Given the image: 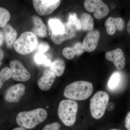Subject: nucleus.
<instances>
[{
	"instance_id": "1",
	"label": "nucleus",
	"mask_w": 130,
	"mask_h": 130,
	"mask_svg": "<svg viewBox=\"0 0 130 130\" xmlns=\"http://www.w3.org/2000/svg\"><path fill=\"white\" fill-rule=\"evenodd\" d=\"M93 91V86L88 81H79L73 82L65 88L64 95L68 99L83 101L89 98Z\"/></svg>"
},
{
	"instance_id": "2",
	"label": "nucleus",
	"mask_w": 130,
	"mask_h": 130,
	"mask_svg": "<svg viewBox=\"0 0 130 130\" xmlns=\"http://www.w3.org/2000/svg\"><path fill=\"white\" fill-rule=\"evenodd\" d=\"M47 113L45 109L37 108L28 111H23L16 117L17 124L26 129H31L42 123L46 119Z\"/></svg>"
},
{
	"instance_id": "3",
	"label": "nucleus",
	"mask_w": 130,
	"mask_h": 130,
	"mask_svg": "<svg viewBox=\"0 0 130 130\" xmlns=\"http://www.w3.org/2000/svg\"><path fill=\"white\" fill-rule=\"evenodd\" d=\"M78 106L76 101L63 100L60 103L58 115L63 124L67 126L74 124L76 121Z\"/></svg>"
},
{
	"instance_id": "4",
	"label": "nucleus",
	"mask_w": 130,
	"mask_h": 130,
	"mask_svg": "<svg viewBox=\"0 0 130 130\" xmlns=\"http://www.w3.org/2000/svg\"><path fill=\"white\" fill-rule=\"evenodd\" d=\"M38 44L37 36L31 31L23 32L14 42L13 47L15 51L21 55L30 53Z\"/></svg>"
},
{
	"instance_id": "5",
	"label": "nucleus",
	"mask_w": 130,
	"mask_h": 130,
	"mask_svg": "<svg viewBox=\"0 0 130 130\" xmlns=\"http://www.w3.org/2000/svg\"><path fill=\"white\" fill-rule=\"evenodd\" d=\"M109 101L108 94L103 91H99L90 100L91 113L94 118L99 119L104 115Z\"/></svg>"
},
{
	"instance_id": "6",
	"label": "nucleus",
	"mask_w": 130,
	"mask_h": 130,
	"mask_svg": "<svg viewBox=\"0 0 130 130\" xmlns=\"http://www.w3.org/2000/svg\"><path fill=\"white\" fill-rule=\"evenodd\" d=\"M84 6L89 12H94V17L97 19L103 18L109 13V8L101 0H86Z\"/></svg>"
},
{
	"instance_id": "7",
	"label": "nucleus",
	"mask_w": 130,
	"mask_h": 130,
	"mask_svg": "<svg viewBox=\"0 0 130 130\" xmlns=\"http://www.w3.org/2000/svg\"><path fill=\"white\" fill-rule=\"evenodd\" d=\"M60 2L59 0H34L32 3L38 14L43 16L52 13L58 8Z\"/></svg>"
},
{
	"instance_id": "8",
	"label": "nucleus",
	"mask_w": 130,
	"mask_h": 130,
	"mask_svg": "<svg viewBox=\"0 0 130 130\" xmlns=\"http://www.w3.org/2000/svg\"><path fill=\"white\" fill-rule=\"evenodd\" d=\"M10 70L13 79L19 82L28 81L31 77L30 73L23 63L18 60H14L10 63Z\"/></svg>"
},
{
	"instance_id": "9",
	"label": "nucleus",
	"mask_w": 130,
	"mask_h": 130,
	"mask_svg": "<svg viewBox=\"0 0 130 130\" xmlns=\"http://www.w3.org/2000/svg\"><path fill=\"white\" fill-rule=\"evenodd\" d=\"M64 30L63 34L54 35L51 34V39L54 43L60 44L64 41L75 37L77 35V30L75 26L68 22L63 23Z\"/></svg>"
},
{
	"instance_id": "10",
	"label": "nucleus",
	"mask_w": 130,
	"mask_h": 130,
	"mask_svg": "<svg viewBox=\"0 0 130 130\" xmlns=\"http://www.w3.org/2000/svg\"><path fill=\"white\" fill-rule=\"evenodd\" d=\"M25 87L21 83L10 86L6 91L5 99L8 102L17 103L25 94Z\"/></svg>"
},
{
	"instance_id": "11",
	"label": "nucleus",
	"mask_w": 130,
	"mask_h": 130,
	"mask_svg": "<svg viewBox=\"0 0 130 130\" xmlns=\"http://www.w3.org/2000/svg\"><path fill=\"white\" fill-rule=\"evenodd\" d=\"M107 60L113 63L117 70H120L125 67L126 59L124 54L121 48H117L107 52L105 55Z\"/></svg>"
},
{
	"instance_id": "12",
	"label": "nucleus",
	"mask_w": 130,
	"mask_h": 130,
	"mask_svg": "<svg viewBox=\"0 0 130 130\" xmlns=\"http://www.w3.org/2000/svg\"><path fill=\"white\" fill-rule=\"evenodd\" d=\"M100 37V31L98 29H93L88 32L82 43L85 51L88 52L94 51L97 46Z\"/></svg>"
},
{
	"instance_id": "13",
	"label": "nucleus",
	"mask_w": 130,
	"mask_h": 130,
	"mask_svg": "<svg viewBox=\"0 0 130 130\" xmlns=\"http://www.w3.org/2000/svg\"><path fill=\"white\" fill-rule=\"evenodd\" d=\"M107 32L110 35H113L116 30L123 31L125 28V23L123 19L109 17L105 21Z\"/></svg>"
},
{
	"instance_id": "14",
	"label": "nucleus",
	"mask_w": 130,
	"mask_h": 130,
	"mask_svg": "<svg viewBox=\"0 0 130 130\" xmlns=\"http://www.w3.org/2000/svg\"><path fill=\"white\" fill-rule=\"evenodd\" d=\"M56 79V76L51 71L46 70L38 82V87L43 91L48 90Z\"/></svg>"
},
{
	"instance_id": "15",
	"label": "nucleus",
	"mask_w": 130,
	"mask_h": 130,
	"mask_svg": "<svg viewBox=\"0 0 130 130\" xmlns=\"http://www.w3.org/2000/svg\"><path fill=\"white\" fill-rule=\"evenodd\" d=\"M85 51L83 44L77 42L72 47H67L63 49L62 54L65 58L68 60L72 59L75 55L79 56Z\"/></svg>"
},
{
	"instance_id": "16",
	"label": "nucleus",
	"mask_w": 130,
	"mask_h": 130,
	"mask_svg": "<svg viewBox=\"0 0 130 130\" xmlns=\"http://www.w3.org/2000/svg\"><path fill=\"white\" fill-rule=\"evenodd\" d=\"M32 20L34 24L32 28L33 33L40 37H44L47 35V28L41 19L37 16H32Z\"/></svg>"
},
{
	"instance_id": "17",
	"label": "nucleus",
	"mask_w": 130,
	"mask_h": 130,
	"mask_svg": "<svg viewBox=\"0 0 130 130\" xmlns=\"http://www.w3.org/2000/svg\"><path fill=\"white\" fill-rule=\"evenodd\" d=\"M7 46L8 48H11L15 41L17 37V31L11 25L7 24L3 29Z\"/></svg>"
},
{
	"instance_id": "18",
	"label": "nucleus",
	"mask_w": 130,
	"mask_h": 130,
	"mask_svg": "<svg viewBox=\"0 0 130 130\" xmlns=\"http://www.w3.org/2000/svg\"><path fill=\"white\" fill-rule=\"evenodd\" d=\"M79 19L81 24V29L89 31L94 29V19L90 14L83 13L80 15Z\"/></svg>"
},
{
	"instance_id": "19",
	"label": "nucleus",
	"mask_w": 130,
	"mask_h": 130,
	"mask_svg": "<svg viewBox=\"0 0 130 130\" xmlns=\"http://www.w3.org/2000/svg\"><path fill=\"white\" fill-rule=\"evenodd\" d=\"M48 24L52 30V34L54 35H60L63 34L64 30V25L59 19H51L49 20Z\"/></svg>"
},
{
	"instance_id": "20",
	"label": "nucleus",
	"mask_w": 130,
	"mask_h": 130,
	"mask_svg": "<svg viewBox=\"0 0 130 130\" xmlns=\"http://www.w3.org/2000/svg\"><path fill=\"white\" fill-rule=\"evenodd\" d=\"M50 71L58 77H60L64 73L66 67L64 61L62 59H58L51 63Z\"/></svg>"
},
{
	"instance_id": "21",
	"label": "nucleus",
	"mask_w": 130,
	"mask_h": 130,
	"mask_svg": "<svg viewBox=\"0 0 130 130\" xmlns=\"http://www.w3.org/2000/svg\"><path fill=\"white\" fill-rule=\"evenodd\" d=\"M10 13L6 8L0 7V28H4L10 19Z\"/></svg>"
},
{
	"instance_id": "22",
	"label": "nucleus",
	"mask_w": 130,
	"mask_h": 130,
	"mask_svg": "<svg viewBox=\"0 0 130 130\" xmlns=\"http://www.w3.org/2000/svg\"><path fill=\"white\" fill-rule=\"evenodd\" d=\"M12 77L11 70L9 67L3 68L0 72V89L1 88L5 81Z\"/></svg>"
},
{
	"instance_id": "23",
	"label": "nucleus",
	"mask_w": 130,
	"mask_h": 130,
	"mask_svg": "<svg viewBox=\"0 0 130 130\" xmlns=\"http://www.w3.org/2000/svg\"><path fill=\"white\" fill-rule=\"evenodd\" d=\"M68 22L75 26L77 30H81V21L78 18L77 14L75 12L70 13L68 18Z\"/></svg>"
},
{
	"instance_id": "24",
	"label": "nucleus",
	"mask_w": 130,
	"mask_h": 130,
	"mask_svg": "<svg viewBox=\"0 0 130 130\" xmlns=\"http://www.w3.org/2000/svg\"><path fill=\"white\" fill-rule=\"evenodd\" d=\"M120 75L118 73H114L108 82V87L110 89H114L117 87L120 82Z\"/></svg>"
},
{
	"instance_id": "25",
	"label": "nucleus",
	"mask_w": 130,
	"mask_h": 130,
	"mask_svg": "<svg viewBox=\"0 0 130 130\" xmlns=\"http://www.w3.org/2000/svg\"><path fill=\"white\" fill-rule=\"evenodd\" d=\"M50 48V46L47 43L41 42L38 44L36 48V51L38 53L43 54Z\"/></svg>"
},
{
	"instance_id": "26",
	"label": "nucleus",
	"mask_w": 130,
	"mask_h": 130,
	"mask_svg": "<svg viewBox=\"0 0 130 130\" xmlns=\"http://www.w3.org/2000/svg\"><path fill=\"white\" fill-rule=\"evenodd\" d=\"M48 59L44 54L37 53L35 55V60L36 63L38 64L44 65Z\"/></svg>"
},
{
	"instance_id": "27",
	"label": "nucleus",
	"mask_w": 130,
	"mask_h": 130,
	"mask_svg": "<svg viewBox=\"0 0 130 130\" xmlns=\"http://www.w3.org/2000/svg\"><path fill=\"white\" fill-rule=\"evenodd\" d=\"M60 123L55 122L45 125L42 130H60Z\"/></svg>"
},
{
	"instance_id": "28",
	"label": "nucleus",
	"mask_w": 130,
	"mask_h": 130,
	"mask_svg": "<svg viewBox=\"0 0 130 130\" xmlns=\"http://www.w3.org/2000/svg\"><path fill=\"white\" fill-rule=\"evenodd\" d=\"M125 126L127 130H130V112H128L126 117Z\"/></svg>"
},
{
	"instance_id": "29",
	"label": "nucleus",
	"mask_w": 130,
	"mask_h": 130,
	"mask_svg": "<svg viewBox=\"0 0 130 130\" xmlns=\"http://www.w3.org/2000/svg\"><path fill=\"white\" fill-rule=\"evenodd\" d=\"M5 38V36L4 33L2 31H0V47L2 46Z\"/></svg>"
},
{
	"instance_id": "30",
	"label": "nucleus",
	"mask_w": 130,
	"mask_h": 130,
	"mask_svg": "<svg viewBox=\"0 0 130 130\" xmlns=\"http://www.w3.org/2000/svg\"><path fill=\"white\" fill-rule=\"evenodd\" d=\"M115 108V105L113 103H110L109 104H108L107 106V110L109 111H112Z\"/></svg>"
},
{
	"instance_id": "31",
	"label": "nucleus",
	"mask_w": 130,
	"mask_h": 130,
	"mask_svg": "<svg viewBox=\"0 0 130 130\" xmlns=\"http://www.w3.org/2000/svg\"><path fill=\"white\" fill-rule=\"evenodd\" d=\"M4 52L0 48V66L1 64V61L4 58Z\"/></svg>"
},
{
	"instance_id": "32",
	"label": "nucleus",
	"mask_w": 130,
	"mask_h": 130,
	"mask_svg": "<svg viewBox=\"0 0 130 130\" xmlns=\"http://www.w3.org/2000/svg\"><path fill=\"white\" fill-rule=\"evenodd\" d=\"M12 130H26L25 128H23L22 127H17V128H14Z\"/></svg>"
},
{
	"instance_id": "33",
	"label": "nucleus",
	"mask_w": 130,
	"mask_h": 130,
	"mask_svg": "<svg viewBox=\"0 0 130 130\" xmlns=\"http://www.w3.org/2000/svg\"><path fill=\"white\" fill-rule=\"evenodd\" d=\"M130 20H129V21H128V24H127V30H128V33H129V34H130Z\"/></svg>"
},
{
	"instance_id": "34",
	"label": "nucleus",
	"mask_w": 130,
	"mask_h": 130,
	"mask_svg": "<svg viewBox=\"0 0 130 130\" xmlns=\"http://www.w3.org/2000/svg\"><path fill=\"white\" fill-rule=\"evenodd\" d=\"M109 130H121L120 129H111Z\"/></svg>"
}]
</instances>
